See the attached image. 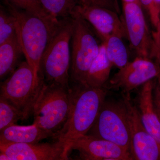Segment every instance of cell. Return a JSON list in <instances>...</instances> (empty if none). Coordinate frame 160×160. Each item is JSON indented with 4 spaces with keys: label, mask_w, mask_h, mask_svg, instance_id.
<instances>
[{
    "label": "cell",
    "mask_w": 160,
    "mask_h": 160,
    "mask_svg": "<svg viewBox=\"0 0 160 160\" xmlns=\"http://www.w3.org/2000/svg\"><path fill=\"white\" fill-rule=\"evenodd\" d=\"M70 78L75 84H84L89 68L99 52L100 46L91 26L76 11L71 15Z\"/></svg>",
    "instance_id": "obj_5"
},
{
    "label": "cell",
    "mask_w": 160,
    "mask_h": 160,
    "mask_svg": "<svg viewBox=\"0 0 160 160\" xmlns=\"http://www.w3.org/2000/svg\"><path fill=\"white\" fill-rule=\"evenodd\" d=\"M84 2L107 8L116 12L118 14L121 12L118 0H82Z\"/></svg>",
    "instance_id": "obj_23"
},
{
    "label": "cell",
    "mask_w": 160,
    "mask_h": 160,
    "mask_svg": "<svg viewBox=\"0 0 160 160\" xmlns=\"http://www.w3.org/2000/svg\"><path fill=\"white\" fill-rule=\"evenodd\" d=\"M20 119L24 120L22 111L14 105L1 97L0 98V131L6 127L15 124Z\"/></svg>",
    "instance_id": "obj_20"
},
{
    "label": "cell",
    "mask_w": 160,
    "mask_h": 160,
    "mask_svg": "<svg viewBox=\"0 0 160 160\" xmlns=\"http://www.w3.org/2000/svg\"><path fill=\"white\" fill-rule=\"evenodd\" d=\"M102 42L105 44L107 57L113 66L120 69L128 64V51L122 38L113 36Z\"/></svg>",
    "instance_id": "obj_18"
},
{
    "label": "cell",
    "mask_w": 160,
    "mask_h": 160,
    "mask_svg": "<svg viewBox=\"0 0 160 160\" xmlns=\"http://www.w3.org/2000/svg\"><path fill=\"white\" fill-rule=\"evenodd\" d=\"M80 0H40L43 8L58 20L71 17Z\"/></svg>",
    "instance_id": "obj_19"
},
{
    "label": "cell",
    "mask_w": 160,
    "mask_h": 160,
    "mask_svg": "<svg viewBox=\"0 0 160 160\" xmlns=\"http://www.w3.org/2000/svg\"><path fill=\"white\" fill-rule=\"evenodd\" d=\"M122 2H140L139 0H122Z\"/></svg>",
    "instance_id": "obj_26"
},
{
    "label": "cell",
    "mask_w": 160,
    "mask_h": 160,
    "mask_svg": "<svg viewBox=\"0 0 160 160\" xmlns=\"http://www.w3.org/2000/svg\"><path fill=\"white\" fill-rule=\"evenodd\" d=\"M40 85L32 106L33 124L55 135L62 129L69 115L70 88L48 84L40 78Z\"/></svg>",
    "instance_id": "obj_4"
},
{
    "label": "cell",
    "mask_w": 160,
    "mask_h": 160,
    "mask_svg": "<svg viewBox=\"0 0 160 160\" xmlns=\"http://www.w3.org/2000/svg\"><path fill=\"white\" fill-rule=\"evenodd\" d=\"M88 133L112 142L130 152V133L124 99L105 101Z\"/></svg>",
    "instance_id": "obj_6"
},
{
    "label": "cell",
    "mask_w": 160,
    "mask_h": 160,
    "mask_svg": "<svg viewBox=\"0 0 160 160\" xmlns=\"http://www.w3.org/2000/svg\"><path fill=\"white\" fill-rule=\"evenodd\" d=\"M122 94L127 109L130 138L129 152L132 159L160 160L158 142L143 125L138 109L132 102L129 93Z\"/></svg>",
    "instance_id": "obj_9"
},
{
    "label": "cell",
    "mask_w": 160,
    "mask_h": 160,
    "mask_svg": "<svg viewBox=\"0 0 160 160\" xmlns=\"http://www.w3.org/2000/svg\"><path fill=\"white\" fill-rule=\"evenodd\" d=\"M40 81L27 61L22 62L1 84V97L22 111L26 119L31 113Z\"/></svg>",
    "instance_id": "obj_7"
},
{
    "label": "cell",
    "mask_w": 160,
    "mask_h": 160,
    "mask_svg": "<svg viewBox=\"0 0 160 160\" xmlns=\"http://www.w3.org/2000/svg\"><path fill=\"white\" fill-rule=\"evenodd\" d=\"M17 35V26L13 15L6 7L0 8V45Z\"/></svg>",
    "instance_id": "obj_21"
},
{
    "label": "cell",
    "mask_w": 160,
    "mask_h": 160,
    "mask_svg": "<svg viewBox=\"0 0 160 160\" xmlns=\"http://www.w3.org/2000/svg\"><path fill=\"white\" fill-rule=\"evenodd\" d=\"M122 9L127 39L132 48L138 56L156 57L154 40L147 26L141 3L122 2Z\"/></svg>",
    "instance_id": "obj_8"
},
{
    "label": "cell",
    "mask_w": 160,
    "mask_h": 160,
    "mask_svg": "<svg viewBox=\"0 0 160 160\" xmlns=\"http://www.w3.org/2000/svg\"><path fill=\"white\" fill-rule=\"evenodd\" d=\"M112 66L106 54L105 44L102 42L99 52L89 68L84 85L95 88H105Z\"/></svg>",
    "instance_id": "obj_16"
},
{
    "label": "cell",
    "mask_w": 160,
    "mask_h": 160,
    "mask_svg": "<svg viewBox=\"0 0 160 160\" xmlns=\"http://www.w3.org/2000/svg\"><path fill=\"white\" fill-rule=\"evenodd\" d=\"M75 11L95 29L102 42L113 36L127 38L123 18L118 13L107 8L90 5L80 0Z\"/></svg>",
    "instance_id": "obj_12"
},
{
    "label": "cell",
    "mask_w": 160,
    "mask_h": 160,
    "mask_svg": "<svg viewBox=\"0 0 160 160\" xmlns=\"http://www.w3.org/2000/svg\"><path fill=\"white\" fill-rule=\"evenodd\" d=\"M69 146L71 150H78L83 160H133L130 152L121 146L89 134L75 139L70 142Z\"/></svg>",
    "instance_id": "obj_13"
},
{
    "label": "cell",
    "mask_w": 160,
    "mask_h": 160,
    "mask_svg": "<svg viewBox=\"0 0 160 160\" xmlns=\"http://www.w3.org/2000/svg\"><path fill=\"white\" fill-rule=\"evenodd\" d=\"M72 33L71 17L60 19L40 62L39 77L45 82L70 88V42Z\"/></svg>",
    "instance_id": "obj_3"
},
{
    "label": "cell",
    "mask_w": 160,
    "mask_h": 160,
    "mask_svg": "<svg viewBox=\"0 0 160 160\" xmlns=\"http://www.w3.org/2000/svg\"><path fill=\"white\" fill-rule=\"evenodd\" d=\"M15 7L52 22L59 21L48 14L43 8L40 0H4Z\"/></svg>",
    "instance_id": "obj_22"
},
{
    "label": "cell",
    "mask_w": 160,
    "mask_h": 160,
    "mask_svg": "<svg viewBox=\"0 0 160 160\" xmlns=\"http://www.w3.org/2000/svg\"><path fill=\"white\" fill-rule=\"evenodd\" d=\"M24 55L17 35L0 45V78L9 76L20 64L19 61Z\"/></svg>",
    "instance_id": "obj_17"
},
{
    "label": "cell",
    "mask_w": 160,
    "mask_h": 160,
    "mask_svg": "<svg viewBox=\"0 0 160 160\" xmlns=\"http://www.w3.org/2000/svg\"><path fill=\"white\" fill-rule=\"evenodd\" d=\"M0 131V142L2 143H38L46 138L53 137L51 133L33 124L29 126L13 124Z\"/></svg>",
    "instance_id": "obj_15"
},
{
    "label": "cell",
    "mask_w": 160,
    "mask_h": 160,
    "mask_svg": "<svg viewBox=\"0 0 160 160\" xmlns=\"http://www.w3.org/2000/svg\"><path fill=\"white\" fill-rule=\"evenodd\" d=\"M106 94L107 89L104 87L95 88L84 84H75L70 88L68 118L53 138L69 146L75 139L88 134L106 101Z\"/></svg>",
    "instance_id": "obj_1"
},
{
    "label": "cell",
    "mask_w": 160,
    "mask_h": 160,
    "mask_svg": "<svg viewBox=\"0 0 160 160\" xmlns=\"http://www.w3.org/2000/svg\"><path fill=\"white\" fill-rule=\"evenodd\" d=\"M152 80L142 85L138 95V109L146 130L155 139L160 148V122L153 102Z\"/></svg>",
    "instance_id": "obj_14"
},
{
    "label": "cell",
    "mask_w": 160,
    "mask_h": 160,
    "mask_svg": "<svg viewBox=\"0 0 160 160\" xmlns=\"http://www.w3.org/2000/svg\"><path fill=\"white\" fill-rule=\"evenodd\" d=\"M153 102L155 109L160 122V75L157 78L153 90Z\"/></svg>",
    "instance_id": "obj_24"
},
{
    "label": "cell",
    "mask_w": 160,
    "mask_h": 160,
    "mask_svg": "<svg viewBox=\"0 0 160 160\" xmlns=\"http://www.w3.org/2000/svg\"><path fill=\"white\" fill-rule=\"evenodd\" d=\"M6 8L16 20L17 35L26 61L40 80V64L43 52L51 39L58 22L45 19L19 9L4 1Z\"/></svg>",
    "instance_id": "obj_2"
},
{
    "label": "cell",
    "mask_w": 160,
    "mask_h": 160,
    "mask_svg": "<svg viewBox=\"0 0 160 160\" xmlns=\"http://www.w3.org/2000/svg\"><path fill=\"white\" fill-rule=\"evenodd\" d=\"M70 150L68 144L58 140L52 143L0 142L1 152L9 160H67Z\"/></svg>",
    "instance_id": "obj_11"
},
{
    "label": "cell",
    "mask_w": 160,
    "mask_h": 160,
    "mask_svg": "<svg viewBox=\"0 0 160 160\" xmlns=\"http://www.w3.org/2000/svg\"><path fill=\"white\" fill-rule=\"evenodd\" d=\"M154 43L156 58L160 65V35L158 38L154 41Z\"/></svg>",
    "instance_id": "obj_25"
},
{
    "label": "cell",
    "mask_w": 160,
    "mask_h": 160,
    "mask_svg": "<svg viewBox=\"0 0 160 160\" xmlns=\"http://www.w3.org/2000/svg\"><path fill=\"white\" fill-rule=\"evenodd\" d=\"M160 75V65L150 58L138 56L133 61L120 69L108 81L105 88L129 93L148 81Z\"/></svg>",
    "instance_id": "obj_10"
}]
</instances>
